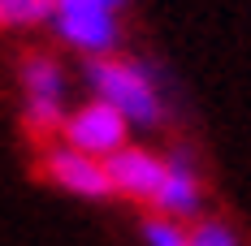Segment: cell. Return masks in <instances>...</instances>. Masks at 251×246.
<instances>
[{"mask_svg":"<svg viewBox=\"0 0 251 246\" xmlns=\"http://www.w3.org/2000/svg\"><path fill=\"white\" fill-rule=\"evenodd\" d=\"M130 125L126 117L113 108V104H104V99L87 95L82 104H70V112H65V121H61V143L65 147L82 151V156H96V160H108L117 147L130 143Z\"/></svg>","mask_w":251,"mask_h":246,"instance_id":"obj_4","label":"cell"},{"mask_svg":"<svg viewBox=\"0 0 251 246\" xmlns=\"http://www.w3.org/2000/svg\"><path fill=\"white\" fill-rule=\"evenodd\" d=\"M186 229H191V246H243L238 229L221 216H195Z\"/></svg>","mask_w":251,"mask_h":246,"instance_id":"obj_10","label":"cell"},{"mask_svg":"<svg viewBox=\"0 0 251 246\" xmlns=\"http://www.w3.org/2000/svg\"><path fill=\"white\" fill-rule=\"evenodd\" d=\"M104 169H108V181H113V199L151 207L156 186L165 177V151H151V147H143V143L130 138L126 147H117L104 160Z\"/></svg>","mask_w":251,"mask_h":246,"instance_id":"obj_7","label":"cell"},{"mask_svg":"<svg viewBox=\"0 0 251 246\" xmlns=\"http://www.w3.org/2000/svg\"><path fill=\"white\" fill-rule=\"evenodd\" d=\"M82 87L96 99L113 104L130 130H165L169 117H174L169 91L156 78V69L148 61H134V56H122V52L82 61Z\"/></svg>","mask_w":251,"mask_h":246,"instance_id":"obj_1","label":"cell"},{"mask_svg":"<svg viewBox=\"0 0 251 246\" xmlns=\"http://www.w3.org/2000/svg\"><path fill=\"white\" fill-rule=\"evenodd\" d=\"M130 0H48L44 26L61 48L78 56H113L122 52V18Z\"/></svg>","mask_w":251,"mask_h":246,"instance_id":"obj_2","label":"cell"},{"mask_svg":"<svg viewBox=\"0 0 251 246\" xmlns=\"http://www.w3.org/2000/svg\"><path fill=\"white\" fill-rule=\"evenodd\" d=\"M18 91H22V130L39 143H52L61 134V121L70 112V69L52 52H26L18 61Z\"/></svg>","mask_w":251,"mask_h":246,"instance_id":"obj_3","label":"cell"},{"mask_svg":"<svg viewBox=\"0 0 251 246\" xmlns=\"http://www.w3.org/2000/svg\"><path fill=\"white\" fill-rule=\"evenodd\" d=\"M139 238H143V246H191V229H186V221L148 212L139 221Z\"/></svg>","mask_w":251,"mask_h":246,"instance_id":"obj_8","label":"cell"},{"mask_svg":"<svg viewBox=\"0 0 251 246\" xmlns=\"http://www.w3.org/2000/svg\"><path fill=\"white\" fill-rule=\"evenodd\" d=\"M203 173L195 164V156L186 147H174L165 151V177H160V186H156V199H151L148 212L156 216H174V221H195L203 216Z\"/></svg>","mask_w":251,"mask_h":246,"instance_id":"obj_6","label":"cell"},{"mask_svg":"<svg viewBox=\"0 0 251 246\" xmlns=\"http://www.w3.org/2000/svg\"><path fill=\"white\" fill-rule=\"evenodd\" d=\"M39 173L48 177L56 190H65L74 199H87V203H108L113 199V181H108L104 160L65 147L61 138H52V143L39 147Z\"/></svg>","mask_w":251,"mask_h":246,"instance_id":"obj_5","label":"cell"},{"mask_svg":"<svg viewBox=\"0 0 251 246\" xmlns=\"http://www.w3.org/2000/svg\"><path fill=\"white\" fill-rule=\"evenodd\" d=\"M48 0H0V30H30L44 26Z\"/></svg>","mask_w":251,"mask_h":246,"instance_id":"obj_9","label":"cell"}]
</instances>
